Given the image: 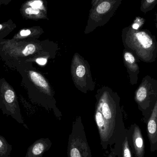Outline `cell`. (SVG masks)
Returning a JSON list of instances; mask_svg holds the SVG:
<instances>
[{
	"mask_svg": "<svg viewBox=\"0 0 157 157\" xmlns=\"http://www.w3.org/2000/svg\"><path fill=\"white\" fill-rule=\"evenodd\" d=\"M41 31V29L39 26L22 29L15 34L12 39L16 40H31V38L38 36Z\"/></svg>",
	"mask_w": 157,
	"mask_h": 157,
	"instance_id": "obj_12",
	"label": "cell"
},
{
	"mask_svg": "<svg viewBox=\"0 0 157 157\" xmlns=\"http://www.w3.org/2000/svg\"><path fill=\"white\" fill-rule=\"evenodd\" d=\"M108 157H117L116 154L114 152H112L109 155Z\"/></svg>",
	"mask_w": 157,
	"mask_h": 157,
	"instance_id": "obj_23",
	"label": "cell"
},
{
	"mask_svg": "<svg viewBox=\"0 0 157 157\" xmlns=\"http://www.w3.org/2000/svg\"><path fill=\"white\" fill-rule=\"evenodd\" d=\"M37 45L31 40H16L3 39L0 42V57L10 69H15L37 50Z\"/></svg>",
	"mask_w": 157,
	"mask_h": 157,
	"instance_id": "obj_2",
	"label": "cell"
},
{
	"mask_svg": "<svg viewBox=\"0 0 157 157\" xmlns=\"http://www.w3.org/2000/svg\"><path fill=\"white\" fill-rule=\"evenodd\" d=\"M145 22V20L143 17H136L130 27L134 30H139L144 25Z\"/></svg>",
	"mask_w": 157,
	"mask_h": 157,
	"instance_id": "obj_16",
	"label": "cell"
},
{
	"mask_svg": "<svg viewBox=\"0 0 157 157\" xmlns=\"http://www.w3.org/2000/svg\"><path fill=\"white\" fill-rule=\"evenodd\" d=\"M122 155L123 157H132L127 136L125 137L122 144Z\"/></svg>",
	"mask_w": 157,
	"mask_h": 157,
	"instance_id": "obj_17",
	"label": "cell"
},
{
	"mask_svg": "<svg viewBox=\"0 0 157 157\" xmlns=\"http://www.w3.org/2000/svg\"><path fill=\"white\" fill-rule=\"evenodd\" d=\"M12 0H0V6L2 5H7L11 2Z\"/></svg>",
	"mask_w": 157,
	"mask_h": 157,
	"instance_id": "obj_21",
	"label": "cell"
},
{
	"mask_svg": "<svg viewBox=\"0 0 157 157\" xmlns=\"http://www.w3.org/2000/svg\"><path fill=\"white\" fill-rule=\"evenodd\" d=\"M52 143L49 138H40L34 142L28 148L25 157H43L46 151L49 150Z\"/></svg>",
	"mask_w": 157,
	"mask_h": 157,
	"instance_id": "obj_9",
	"label": "cell"
},
{
	"mask_svg": "<svg viewBox=\"0 0 157 157\" xmlns=\"http://www.w3.org/2000/svg\"><path fill=\"white\" fill-rule=\"evenodd\" d=\"M20 13L26 20H49L48 2L47 0H26L21 5Z\"/></svg>",
	"mask_w": 157,
	"mask_h": 157,
	"instance_id": "obj_6",
	"label": "cell"
},
{
	"mask_svg": "<svg viewBox=\"0 0 157 157\" xmlns=\"http://www.w3.org/2000/svg\"><path fill=\"white\" fill-rule=\"evenodd\" d=\"M76 75L78 77H82L86 73V69L85 67L81 65L78 66L76 69Z\"/></svg>",
	"mask_w": 157,
	"mask_h": 157,
	"instance_id": "obj_19",
	"label": "cell"
},
{
	"mask_svg": "<svg viewBox=\"0 0 157 157\" xmlns=\"http://www.w3.org/2000/svg\"><path fill=\"white\" fill-rule=\"evenodd\" d=\"M123 36L126 47L137 59L147 63L155 61L157 41L155 36L147 29L135 30L129 26L124 29Z\"/></svg>",
	"mask_w": 157,
	"mask_h": 157,
	"instance_id": "obj_1",
	"label": "cell"
},
{
	"mask_svg": "<svg viewBox=\"0 0 157 157\" xmlns=\"http://www.w3.org/2000/svg\"><path fill=\"white\" fill-rule=\"evenodd\" d=\"M101 1H102V0H91V5H92L91 6H94L96 5L99 2Z\"/></svg>",
	"mask_w": 157,
	"mask_h": 157,
	"instance_id": "obj_22",
	"label": "cell"
},
{
	"mask_svg": "<svg viewBox=\"0 0 157 157\" xmlns=\"http://www.w3.org/2000/svg\"><path fill=\"white\" fill-rule=\"evenodd\" d=\"M0 109L4 114L24 124L16 92L4 78L0 79Z\"/></svg>",
	"mask_w": 157,
	"mask_h": 157,
	"instance_id": "obj_4",
	"label": "cell"
},
{
	"mask_svg": "<svg viewBox=\"0 0 157 157\" xmlns=\"http://www.w3.org/2000/svg\"><path fill=\"white\" fill-rule=\"evenodd\" d=\"M135 100L147 122L157 102V79L148 75L143 78L135 93Z\"/></svg>",
	"mask_w": 157,
	"mask_h": 157,
	"instance_id": "obj_3",
	"label": "cell"
},
{
	"mask_svg": "<svg viewBox=\"0 0 157 157\" xmlns=\"http://www.w3.org/2000/svg\"><path fill=\"white\" fill-rule=\"evenodd\" d=\"M124 58L129 70L132 84H136L140 73V68L137 63V61H139L136 60L135 56L131 52H125L124 54Z\"/></svg>",
	"mask_w": 157,
	"mask_h": 157,
	"instance_id": "obj_10",
	"label": "cell"
},
{
	"mask_svg": "<svg viewBox=\"0 0 157 157\" xmlns=\"http://www.w3.org/2000/svg\"><path fill=\"white\" fill-rule=\"evenodd\" d=\"M36 62L40 65H44L47 62V59L44 58H37L36 59Z\"/></svg>",
	"mask_w": 157,
	"mask_h": 157,
	"instance_id": "obj_20",
	"label": "cell"
},
{
	"mask_svg": "<svg viewBox=\"0 0 157 157\" xmlns=\"http://www.w3.org/2000/svg\"><path fill=\"white\" fill-rule=\"evenodd\" d=\"M102 114L104 119L106 120H110L112 117L111 111L107 103H104L102 105Z\"/></svg>",
	"mask_w": 157,
	"mask_h": 157,
	"instance_id": "obj_18",
	"label": "cell"
},
{
	"mask_svg": "<svg viewBox=\"0 0 157 157\" xmlns=\"http://www.w3.org/2000/svg\"><path fill=\"white\" fill-rule=\"evenodd\" d=\"M155 27L157 29V12L155 14Z\"/></svg>",
	"mask_w": 157,
	"mask_h": 157,
	"instance_id": "obj_24",
	"label": "cell"
},
{
	"mask_svg": "<svg viewBox=\"0 0 157 157\" xmlns=\"http://www.w3.org/2000/svg\"><path fill=\"white\" fill-rule=\"evenodd\" d=\"M147 123L151 150L153 152L157 149V101Z\"/></svg>",
	"mask_w": 157,
	"mask_h": 157,
	"instance_id": "obj_8",
	"label": "cell"
},
{
	"mask_svg": "<svg viewBox=\"0 0 157 157\" xmlns=\"http://www.w3.org/2000/svg\"><path fill=\"white\" fill-rule=\"evenodd\" d=\"M122 0H102L91 6L89 11L87 30H90L107 23L114 14Z\"/></svg>",
	"mask_w": 157,
	"mask_h": 157,
	"instance_id": "obj_5",
	"label": "cell"
},
{
	"mask_svg": "<svg viewBox=\"0 0 157 157\" xmlns=\"http://www.w3.org/2000/svg\"><path fill=\"white\" fill-rule=\"evenodd\" d=\"M12 146L5 138L0 135V157H10Z\"/></svg>",
	"mask_w": 157,
	"mask_h": 157,
	"instance_id": "obj_14",
	"label": "cell"
},
{
	"mask_svg": "<svg viewBox=\"0 0 157 157\" xmlns=\"http://www.w3.org/2000/svg\"><path fill=\"white\" fill-rule=\"evenodd\" d=\"M140 10L146 14L152 11L157 4V0H141Z\"/></svg>",
	"mask_w": 157,
	"mask_h": 157,
	"instance_id": "obj_15",
	"label": "cell"
},
{
	"mask_svg": "<svg viewBox=\"0 0 157 157\" xmlns=\"http://www.w3.org/2000/svg\"><path fill=\"white\" fill-rule=\"evenodd\" d=\"M132 128V140L135 155L136 157H144V145L141 130L136 124Z\"/></svg>",
	"mask_w": 157,
	"mask_h": 157,
	"instance_id": "obj_11",
	"label": "cell"
},
{
	"mask_svg": "<svg viewBox=\"0 0 157 157\" xmlns=\"http://www.w3.org/2000/svg\"><path fill=\"white\" fill-rule=\"evenodd\" d=\"M67 154L68 157H92L84 132H72L69 138Z\"/></svg>",
	"mask_w": 157,
	"mask_h": 157,
	"instance_id": "obj_7",
	"label": "cell"
},
{
	"mask_svg": "<svg viewBox=\"0 0 157 157\" xmlns=\"http://www.w3.org/2000/svg\"><path fill=\"white\" fill-rule=\"evenodd\" d=\"M17 27V25L12 19L0 23V42Z\"/></svg>",
	"mask_w": 157,
	"mask_h": 157,
	"instance_id": "obj_13",
	"label": "cell"
}]
</instances>
